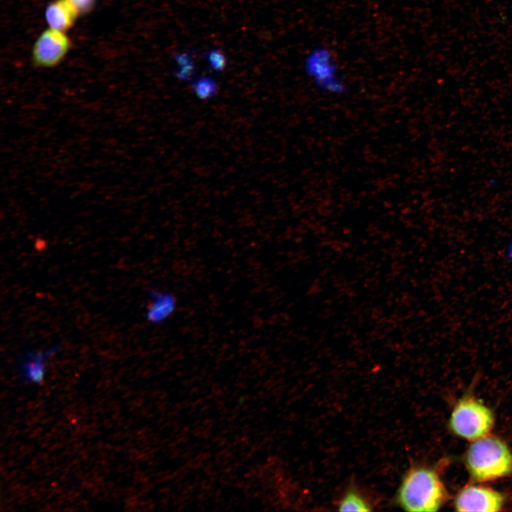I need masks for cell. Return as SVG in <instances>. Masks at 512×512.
<instances>
[{
  "instance_id": "1",
  "label": "cell",
  "mask_w": 512,
  "mask_h": 512,
  "mask_svg": "<svg viewBox=\"0 0 512 512\" xmlns=\"http://www.w3.org/2000/svg\"><path fill=\"white\" fill-rule=\"evenodd\" d=\"M447 499V489L437 468L414 465L405 473L395 502L406 511H437Z\"/></svg>"
},
{
  "instance_id": "2",
  "label": "cell",
  "mask_w": 512,
  "mask_h": 512,
  "mask_svg": "<svg viewBox=\"0 0 512 512\" xmlns=\"http://www.w3.org/2000/svg\"><path fill=\"white\" fill-rule=\"evenodd\" d=\"M465 463L472 479L479 482L512 474V452L502 439L493 435L474 440L466 451Z\"/></svg>"
},
{
  "instance_id": "3",
  "label": "cell",
  "mask_w": 512,
  "mask_h": 512,
  "mask_svg": "<svg viewBox=\"0 0 512 512\" xmlns=\"http://www.w3.org/2000/svg\"><path fill=\"white\" fill-rule=\"evenodd\" d=\"M494 424L492 411L473 398L460 400L449 418V427L455 434L473 441L487 435Z\"/></svg>"
},
{
  "instance_id": "4",
  "label": "cell",
  "mask_w": 512,
  "mask_h": 512,
  "mask_svg": "<svg viewBox=\"0 0 512 512\" xmlns=\"http://www.w3.org/2000/svg\"><path fill=\"white\" fill-rule=\"evenodd\" d=\"M304 70L315 86L324 92L338 95L345 91L346 84L340 75L336 59L329 48H313L305 58Z\"/></svg>"
},
{
  "instance_id": "5",
  "label": "cell",
  "mask_w": 512,
  "mask_h": 512,
  "mask_svg": "<svg viewBox=\"0 0 512 512\" xmlns=\"http://www.w3.org/2000/svg\"><path fill=\"white\" fill-rule=\"evenodd\" d=\"M70 46V39L65 32L49 28L41 33L34 43L32 61L36 67H55L62 62Z\"/></svg>"
},
{
  "instance_id": "6",
  "label": "cell",
  "mask_w": 512,
  "mask_h": 512,
  "mask_svg": "<svg viewBox=\"0 0 512 512\" xmlns=\"http://www.w3.org/2000/svg\"><path fill=\"white\" fill-rule=\"evenodd\" d=\"M505 498L500 492L484 486L468 485L462 489L454 499L458 511H499Z\"/></svg>"
},
{
  "instance_id": "7",
  "label": "cell",
  "mask_w": 512,
  "mask_h": 512,
  "mask_svg": "<svg viewBox=\"0 0 512 512\" xmlns=\"http://www.w3.org/2000/svg\"><path fill=\"white\" fill-rule=\"evenodd\" d=\"M57 343L43 351H28L17 357L18 375L24 383L41 384L45 378L46 364L51 356L60 351Z\"/></svg>"
},
{
  "instance_id": "8",
  "label": "cell",
  "mask_w": 512,
  "mask_h": 512,
  "mask_svg": "<svg viewBox=\"0 0 512 512\" xmlns=\"http://www.w3.org/2000/svg\"><path fill=\"white\" fill-rule=\"evenodd\" d=\"M146 306L145 317L152 324H159L169 319L178 309L176 297L168 291L151 290Z\"/></svg>"
},
{
  "instance_id": "9",
  "label": "cell",
  "mask_w": 512,
  "mask_h": 512,
  "mask_svg": "<svg viewBox=\"0 0 512 512\" xmlns=\"http://www.w3.org/2000/svg\"><path fill=\"white\" fill-rule=\"evenodd\" d=\"M80 16L68 0H54L46 8L45 18L49 28L66 32Z\"/></svg>"
},
{
  "instance_id": "10",
  "label": "cell",
  "mask_w": 512,
  "mask_h": 512,
  "mask_svg": "<svg viewBox=\"0 0 512 512\" xmlns=\"http://www.w3.org/2000/svg\"><path fill=\"white\" fill-rule=\"evenodd\" d=\"M337 507L340 511H370L373 506L361 490L351 485L338 501Z\"/></svg>"
},
{
  "instance_id": "11",
  "label": "cell",
  "mask_w": 512,
  "mask_h": 512,
  "mask_svg": "<svg viewBox=\"0 0 512 512\" xmlns=\"http://www.w3.org/2000/svg\"><path fill=\"white\" fill-rule=\"evenodd\" d=\"M208 59L210 66L216 70H222L225 65V55L220 50L210 51L208 55Z\"/></svg>"
},
{
  "instance_id": "12",
  "label": "cell",
  "mask_w": 512,
  "mask_h": 512,
  "mask_svg": "<svg viewBox=\"0 0 512 512\" xmlns=\"http://www.w3.org/2000/svg\"><path fill=\"white\" fill-rule=\"evenodd\" d=\"M196 92L201 97H207L215 90V86L210 80L202 79L195 85Z\"/></svg>"
},
{
  "instance_id": "13",
  "label": "cell",
  "mask_w": 512,
  "mask_h": 512,
  "mask_svg": "<svg viewBox=\"0 0 512 512\" xmlns=\"http://www.w3.org/2000/svg\"><path fill=\"white\" fill-rule=\"evenodd\" d=\"M78 11L80 15L90 11L95 0H68Z\"/></svg>"
},
{
  "instance_id": "14",
  "label": "cell",
  "mask_w": 512,
  "mask_h": 512,
  "mask_svg": "<svg viewBox=\"0 0 512 512\" xmlns=\"http://www.w3.org/2000/svg\"><path fill=\"white\" fill-rule=\"evenodd\" d=\"M506 256L508 259L512 263V239L511 240L508 246L507 247Z\"/></svg>"
}]
</instances>
